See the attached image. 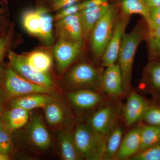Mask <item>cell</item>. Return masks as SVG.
I'll return each mask as SVG.
<instances>
[{"label":"cell","instance_id":"11","mask_svg":"<svg viewBox=\"0 0 160 160\" xmlns=\"http://www.w3.org/2000/svg\"><path fill=\"white\" fill-rule=\"evenodd\" d=\"M140 94L149 95L155 105H160V62H150L144 70L142 79L138 87Z\"/></svg>","mask_w":160,"mask_h":160},{"label":"cell","instance_id":"38","mask_svg":"<svg viewBox=\"0 0 160 160\" xmlns=\"http://www.w3.org/2000/svg\"><path fill=\"white\" fill-rule=\"evenodd\" d=\"M142 1L150 8L160 6V0H142Z\"/></svg>","mask_w":160,"mask_h":160},{"label":"cell","instance_id":"31","mask_svg":"<svg viewBox=\"0 0 160 160\" xmlns=\"http://www.w3.org/2000/svg\"><path fill=\"white\" fill-rule=\"evenodd\" d=\"M12 32L11 30L5 32L0 37V69H2L3 59L8 53L12 42Z\"/></svg>","mask_w":160,"mask_h":160},{"label":"cell","instance_id":"29","mask_svg":"<svg viewBox=\"0 0 160 160\" xmlns=\"http://www.w3.org/2000/svg\"><path fill=\"white\" fill-rule=\"evenodd\" d=\"M141 122L146 125L160 127V105L151 103Z\"/></svg>","mask_w":160,"mask_h":160},{"label":"cell","instance_id":"33","mask_svg":"<svg viewBox=\"0 0 160 160\" xmlns=\"http://www.w3.org/2000/svg\"><path fill=\"white\" fill-rule=\"evenodd\" d=\"M149 31L155 29L160 25V6L150 8L149 18L147 22Z\"/></svg>","mask_w":160,"mask_h":160},{"label":"cell","instance_id":"4","mask_svg":"<svg viewBox=\"0 0 160 160\" xmlns=\"http://www.w3.org/2000/svg\"><path fill=\"white\" fill-rule=\"evenodd\" d=\"M72 133L77 147L83 159L102 160L105 139L87 123L78 124Z\"/></svg>","mask_w":160,"mask_h":160},{"label":"cell","instance_id":"22","mask_svg":"<svg viewBox=\"0 0 160 160\" xmlns=\"http://www.w3.org/2000/svg\"><path fill=\"white\" fill-rule=\"evenodd\" d=\"M60 156L64 160H83L75 142L72 131L61 130L58 133Z\"/></svg>","mask_w":160,"mask_h":160},{"label":"cell","instance_id":"34","mask_svg":"<svg viewBox=\"0 0 160 160\" xmlns=\"http://www.w3.org/2000/svg\"><path fill=\"white\" fill-rule=\"evenodd\" d=\"M7 12V0H0V37L6 32Z\"/></svg>","mask_w":160,"mask_h":160},{"label":"cell","instance_id":"37","mask_svg":"<svg viewBox=\"0 0 160 160\" xmlns=\"http://www.w3.org/2000/svg\"><path fill=\"white\" fill-rule=\"evenodd\" d=\"M9 101L0 85V125L2 124L3 114L8 107Z\"/></svg>","mask_w":160,"mask_h":160},{"label":"cell","instance_id":"26","mask_svg":"<svg viewBox=\"0 0 160 160\" xmlns=\"http://www.w3.org/2000/svg\"><path fill=\"white\" fill-rule=\"evenodd\" d=\"M150 7L146 6L142 0H122L121 9L123 14L126 16L133 14L141 15L148 22Z\"/></svg>","mask_w":160,"mask_h":160},{"label":"cell","instance_id":"23","mask_svg":"<svg viewBox=\"0 0 160 160\" xmlns=\"http://www.w3.org/2000/svg\"><path fill=\"white\" fill-rule=\"evenodd\" d=\"M40 17V32L39 37L46 44L50 45L53 41L52 35L53 17L48 9L43 6H39L36 9Z\"/></svg>","mask_w":160,"mask_h":160},{"label":"cell","instance_id":"39","mask_svg":"<svg viewBox=\"0 0 160 160\" xmlns=\"http://www.w3.org/2000/svg\"><path fill=\"white\" fill-rule=\"evenodd\" d=\"M149 37L154 38L160 40V25L155 29L149 31Z\"/></svg>","mask_w":160,"mask_h":160},{"label":"cell","instance_id":"10","mask_svg":"<svg viewBox=\"0 0 160 160\" xmlns=\"http://www.w3.org/2000/svg\"><path fill=\"white\" fill-rule=\"evenodd\" d=\"M83 43L65 37L60 36L53 50L59 73L61 74L66 71L78 57L82 51Z\"/></svg>","mask_w":160,"mask_h":160},{"label":"cell","instance_id":"3","mask_svg":"<svg viewBox=\"0 0 160 160\" xmlns=\"http://www.w3.org/2000/svg\"><path fill=\"white\" fill-rule=\"evenodd\" d=\"M104 70L87 62H81L69 69L63 79L69 91L81 89L102 91L101 82Z\"/></svg>","mask_w":160,"mask_h":160},{"label":"cell","instance_id":"2","mask_svg":"<svg viewBox=\"0 0 160 160\" xmlns=\"http://www.w3.org/2000/svg\"><path fill=\"white\" fill-rule=\"evenodd\" d=\"M142 29L138 26L129 33L123 34L119 52L118 63L122 77L123 88L126 95L132 91V75L136 52L142 41Z\"/></svg>","mask_w":160,"mask_h":160},{"label":"cell","instance_id":"32","mask_svg":"<svg viewBox=\"0 0 160 160\" xmlns=\"http://www.w3.org/2000/svg\"><path fill=\"white\" fill-rule=\"evenodd\" d=\"M85 9L84 2H78L73 6L61 9L55 17L56 21H59L63 18L77 14Z\"/></svg>","mask_w":160,"mask_h":160},{"label":"cell","instance_id":"5","mask_svg":"<svg viewBox=\"0 0 160 160\" xmlns=\"http://www.w3.org/2000/svg\"><path fill=\"white\" fill-rule=\"evenodd\" d=\"M0 85L9 101L13 98L26 94H50L53 92V89L39 86L24 78L12 69L9 64L0 70Z\"/></svg>","mask_w":160,"mask_h":160},{"label":"cell","instance_id":"13","mask_svg":"<svg viewBox=\"0 0 160 160\" xmlns=\"http://www.w3.org/2000/svg\"><path fill=\"white\" fill-rule=\"evenodd\" d=\"M103 92L109 98L122 100L126 98L123 88L122 77L118 63L106 67L103 71L101 82Z\"/></svg>","mask_w":160,"mask_h":160},{"label":"cell","instance_id":"20","mask_svg":"<svg viewBox=\"0 0 160 160\" xmlns=\"http://www.w3.org/2000/svg\"><path fill=\"white\" fill-rule=\"evenodd\" d=\"M126 132L122 119L115 126L106 138L102 160H114Z\"/></svg>","mask_w":160,"mask_h":160},{"label":"cell","instance_id":"30","mask_svg":"<svg viewBox=\"0 0 160 160\" xmlns=\"http://www.w3.org/2000/svg\"><path fill=\"white\" fill-rule=\"evenodd\" d=\"M129 160H160V143L141 150Z\"/></svg>","mask_w":160,"mask_h":160},{"label":"cell","instance_id":"19","mask_svg":"<svg viewBox=\"0 0 160 160\" xmlns=\"http://www.w3.org/2000/svg\"><path fill=\"white\" fill-rule=\"evenodd\" d=\"M30 115L29 110L18 107H7L3 114L2 124L13 132L26 126Z\"/></svg>","mask_w":160,"mask_h":160},{"label":"cell","instance_id":"16","mask_svg":"<svg viewBox=\"0 0 160 160\" xmlns=\"http://www.w3.org/2000/svg\"><path fill=\"white\" fill-rule=\"evenodd\" d=\"M43 109L48 125L57 126L66 122L72 124L73 115L70 109L52 97Z\"/></svg>","mask_w":160,"mask_h":160},{"label":"cell","instance_id":"1","mask_svg":"<svg viewBox=\"0 0 160 160\" xmlns=\"http://www.w3.org/2000/svg\"><path fill=\"white\" fill-rule=\"evenodd\" d=\"M122 101L109 98L87 117L86 122L105 139L122 120Z\"/></svg>","mask_w":160,"mask_h":160},{"label":"cell","instance_id":"24","mask_svg":"<svg viewBox=\"0 0 160 160\" xmlns=\"http://www.w3.org/2000/svg\"><path fill=\"white\" fill-rule=\"evenodd\" d=\"M26 58L29 65L34 69L49 73L52 66V59L48 53L43 51H34L26 56Z\"/></svg>","mask_w":160,"mask_h":160},{"label":"cell","instance_id":"7","mask_svg":"<svg viewBox=\"0 0 160 160\" xmlns=\"http://www.w3.org/2000/svg\"><path fill=\"white\" fill-rule=\"evenodd\" d=\"M9 65L16 72L32 83L53 89V81L49 73L38 71L30 66L26 56L17 54L10 49L8 54Z\"/></svg>","mask_w":160,"mask_h":160},{"label":"cell","instance_id":"35","mask_svg":"<svg viewBox=\"0 0 160 160\" xmlns=\"http://www.w3.org/2000/svg\"><path fill=\"white\" fill-rule=\"evenodd\" d=\"M81 0H54L52 1V7L54 10L65 9L79 2Z\"/></svg>","mask_w":160,"mask_h":160},{"label":"cell","instance_id":"14","mask_svg":"<svg viewBox=\"0 0 160 160\" xmlns=\"http://www.w3.org/2000/svg\"><path fill=\"white\" fill-rule=\"evenodd\" d=\"M26 125L27 135L32 145L39 150L49 149L51 145V137L42 117L40 115L35 116Z\"/></svg>","mask_w":160,"mask_h":160},{"label":"cell","instance_id":"21","mask_svg":"<svg viewBox=\"0 0 160 160\" xmlns=\"http://www.w3.org/2000/svg\"><path fill=\"white\" fill-rule=\"evenodd\" d=\"M52 97L46 93H31L11 99L8 107H18L31 111L37 108H44Z\"/></svg>","mask_w":160,"mask_h":160},{"label":"cell","instance_id":"41","mask_svg":"<svg viewBox=\"0 0 160 160\" xmlns=\"http://www.w3.org/2000/svg\"><path fill=\"white\" fill-rule=\"evenodd\" d=\"M52 1H54V0H52Z\"/></svg>","mask_w":160,"mask_h":160},{"label":"cell","instance_id":"27","mask_svg":"<svg viewBox=\"0 0 160 160\" xmlns=\"http://www.w3.org/2000/svg\"><path fill=\"white\" fill-rule=\"evenodd\" d=\"M22 23L28 32L39 36L41 32L40 19L36 10H29L25 12L23 16Z\"/></svg>","mask_w":160,"mask_h":160},{"label":"cell","instance_id":"40","mask_svg":"<svg viewBox=\"0 0 160 160\" xmlns=\"http://www.w3.org/2000/svg\"><path fill=\"white\" fill-rule=\"evenodd\" d=\"M11 155L6 153L0 152V160H10L12 159Z\"/></svg>","mask_w":160,"mask_h":160},{"label":"cell","instance_id":"25","mask_svg":"<svg viewBox=\"0 0 160 160\" xmlns=\"http://www.w3.org/2000/svg\"><path fill=\"white\" fill-rule=\"evenodd\" d=\"M141 138L140 151L160 143V127L142 122Z\"/></svg>","mask_w":160,"mask_h":160},{"label":"cell","instance_id":"6","mask_svg":"<svg viewBox=\"0 0 160 160\" xmlns=\"http://www.w3.org/2000/svg\"><path fill=\"white\" fill-rule=\"evenodd\" d=\"M117 9L111 6L92 28L90 34L91 49L96 60L101 59L112 35L117 17Z\"/></svg>","mask_w":160,"mask_h":160},{"label":"cell","instance_id":"36","mask_svg":"<svg viewBox=\"0 0 160 160\" xmlns=\"http://www.w3.org/2000/svg\"><path fill=\"white\" fill-rule=\"evenodd\" d=\"M149 46L152 55L160 60V40L149 37Z\"/></svg>","mask_w":160,"mask_h":160},{"label":"cell","instance_id":"18","mask_svg":"<svg viewBox=\"0 0 160 160\" xmlns=\"http://www.w3.org/2000/svg\"><path fill=\"white\" fill-rule=\"evenodd\" d=\"M111 6L106 3L80 12L84 40H88L90 37L92 30L96 23L109 10Z\"/></svg>","mask_w":160,"mask_h":160},{"label":"cell","instance_id":"9","mask_svg":"<svg viewBox=\"0 0 160 160\" xmlns=\"http://www.w3.org/2000/svg\"><path fill=\"white\" fill-rule=\"evenodd\" d=\"M151 103L150 100L135 90H132L127 96L123 107L122 119L126 131L142 122Z\"/></svg>","mask_w":160,"mask_h":160},{"label":"cell","instance_id":"15","mask_svg":"<svg viewBox=\"0 0 160 160\" xmlns=\"http://www.w3.org/2000/svg\"><path fill=\"white\" fill-rule=\"evenodd\" d=\"M142 122L132 126L125 133L114 160H129L141 149Z\"/></svg>","mask_w":160,"mask_h":160},{"label":"cell","instance_id":"17","mask_svg":"<svg viewBox=\"0 0 160 160\" xmlns=\"http://www.w3.org/2000/svg\"><path fill=\"white\" fill-rule=\"evenodd\" d=\"M57 28L60 36L83 43L84 38L80 12L58 21Z\"/></svg>","mask_w":160,"mask_h":160},{"label":"cell","instance_id":"12","mask_svg":"<svg viewBox=\"0 0 160 160\" xmlns=\"http://www.w3.org/2000/svg\"><path fill=\"white\" fill-rule=\"evenodd\" d=\"M124 15L115 22L111 38L100 59L102 67L106 68L113 65L118 59L122 39L129 19L128 16Z\"/></svg>","mask_w":160,"mask_h":160},{"label":"cell","instance_id":"8","mask_svg":"<svg viewBox=\"0 0 160 160\" xmlns=\"http://www.w3.org/2000/svg\"><path fill=\"white\" fill-rule=\"evenodd\" d=\"M109 98L102 91L91 89H78L67 93V99L77 113L88 115Z\"/></svg>","mask_w":160,"mask_h":160},{"label":"cell","instance_id":"28","mask_svg":"<svg viewBox=\"0 0 160 160\" xmlns=\"http://www.w3.org/2000/svg\"><path fill=\"white\" fill-rule=\"evenodd\" d=\"M12 133L3 124L0 125V152L11 156L14 149Z\"/></svg>","mask_w":160,"mask_h":160}]
</instances>
